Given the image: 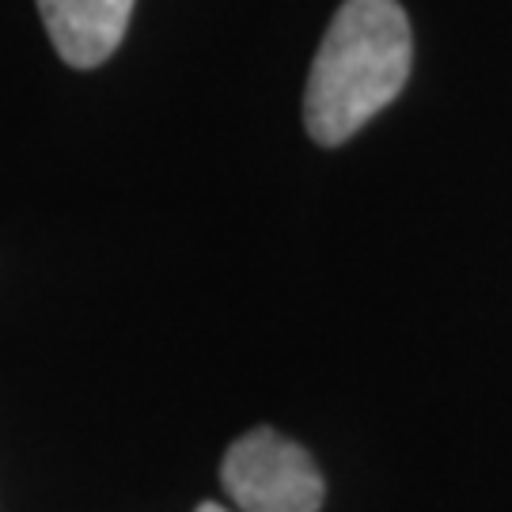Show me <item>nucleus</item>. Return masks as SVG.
<instances>
[{
    "instance_id": "1",
    "label": "nucleus",
    "mask_w": 512,
    "mask_h": 512,
    "mask_svg": "<svg viewBox=\"0 0 512 512\" xmlns=\"http://www.w3.org/2000/svg\"><path fill=\"white\" fill-rule=\"evenodd\" d=\"M414 35L399 0H346L311 61L304 126L319 145H342L406 88Z\"/></svg>"
},
{
    "instance_id": "2",
    "label": "nucleus",
    "mask_w": 512,
    "mask_h": 512,
    "mask_svg": "<svg viewBox=\"0 0 512 512\" xmlns=\"http://www.w3.org/2000/svg\"><path fill=\"white\" fill-rule=\"evenodd\" d=\"M220 486L239 512H319L323 475L304 444L258 425L224 452Z\"/></svg>"
},
{
    "instance_id": "3",
    "label": "nucleus",
    "mask_w": 512,
    "mask_h": 512,
    "mask_svg": "<svg viewBox=\"0 0 512 512\" xmlns=\"http://www.w3.org/2000/svg\"><path fill=\"white\" fill-rule=\"evenodd\" d=\"M38 12L61 61L95 69L122 46L133 0H38Z\"/></svg>"
},
{
    "instance_id": "4",
    "label": "nucleus",
    "mask_w": 512,
    "mask_h": 512,
    "mask_svg": "<svg viewBox=\"0 0 512 512\" xmlns=\"http://www.w3.org/2000/svg\"><path fill=\"white\" fill-rule=\"evenodd\" d=\"M194 512H232V509H224V505H217V501H202Z\"/></svg>"
}]
</instances>
